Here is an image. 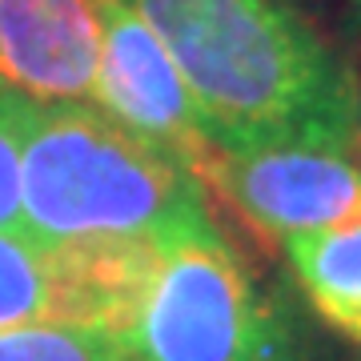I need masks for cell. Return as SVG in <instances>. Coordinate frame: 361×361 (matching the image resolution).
Here are the masks:
<instances>
[{
    "mask_svg": "<svg viewBox=\"0 0 361 361\" xmlns=\"http://www.w3.org/2000/svg\"><path fill=\"white\" fill-rule=\"evenodd\" d=\"M293 4H317V0H293Z\"/></svg>",
    "mask_w": 361,
    "mask_h": 361,
    "instance_id": "13",
    "label": "cell"
},
{
    "mask_svg": "<svg viewBox=\"0 0 361 361\" xmlns=\"http://www.w3.org/2000/svg\"><path fill=\"white\" fill-rule=\"evenodd\" d=\"M157 249H68L0 229V329L116 325L129 329Z\"/></svg>",
    "mask_w": 361,
    "mask_h": 361,
    "instance_id": "5",
    "label": "cell"
},
{
    "mask_svg": "<svg viewBox=\"0 0 361 361\" xmlns=\"http://www.w3.org/2000/svg\"><path fill=\"white\" fill-rule=\"evenodd\" d=\"M20 225L44 245L173 249L217 237L205 185L97 104L20 101Z\"/></svg>",
    "mask_w": 361,
    "mask_h": 361,
    "instance_id": "2",
    "label": "cell"
},
{
    "mask_svg": "<svg viewBox=\"0 0 361 361\" xmlns=\"http://www.w3.org/2000/svg\"><path fill=\"white\" fill-rule=\"evenodd\" d=\"M345 25H349V32L361 40V0H345Z\"/></svg>",
    "mask_w": 361,
    "mask_h": 361,
    "instance_id": "12",
    "label": "cell"
},
{
    "mask_svg": "<svg viewBox=\"0 0 361 361\" xmlns=\"http://www.w3.org/2000/svg\"><path fill=\"white\" fill-rule=\"evenodd\" d=\"M20 101L13 92L0 89V229L20 225Z\"/></svg>",
    "mask_w": 361,
    "mask_h": 361,
    "instance_id": "10",
    "label": "cell"
},
{
    "mask_svg": "<svg viewBox=\"0 0 361 361\" xmlns=\"http://www.w3.org/2000/svg\"><path fill=\"white\" fill-rule=\"evenodd\" d=\"M97 56V0H0L4 92L37 104H89Z\"/></svg>",
    "mask_w": 361,
    "mask_h": 361,
    "instance_id": "7",
    "label": "cell"
},
{
    "mask_svg": "<svg viewBox=\"0 0 361 361\" xmlns=\"http://www.w3.org/2000/svg\"><path fill=\"white\" fill-rule=\"evenodd\" d=\"M145 16L221 149H345L349 65L293 0H129Z\"/></svg>",
    "mask_w": 361,
    "mask_h": 361,
    "instance_id": "1",
    "label": "cell"
},
{
    "mask_svg": "<svg viewBox=\"0 0 361 361\" xmlns=\"http://www.w3.org/2000/svg\"><path fill=\"white\" fill-rule=\"evenodd\" d=\"M0 361H133L116 325H20L0 329Z\"/></svg>",
    "mask_w": 361,
    "mask_h": 361,
    "instance_id": "9",
    "label": "cell"
},
{
    "mask_svg": "<svg viewBox=\"0 0 361 361\" xmlns=\"http://www.w3.org/2000/svg\"><path fill=\"white\" fill-rule=\"evenodd\" d=\"M213 205L233 217L261 245L361 217V165L345 149L325 145H261L213 149L197 169Z\"/></svg>",
    "mask_w": 361,
    "mask_h": 361,
    "instance_id": "4",
    "label": "cell"
},
{
    "mask_svg": "<svg viewBox=\"0 0 361 361\" xmlns=\"http://www.w3.org/2000/svg\"><path fill=\"white\" fill-rule=\"evenodd\" d=\"M125 337L133 361H317L225 233L157 253Z\"/></svg>",
    "mask_w": 361,
    "mask_h": 361,
    "instance_id": "3",
    "label": "cell"
},
{
    "mask_svg": "<svg viewBox=\"0 0 361 361\" xmlns=\"http://www.w3.org/2000/svg\"><path fill=\"white\" fill-rule=\"evenodd\" d=\"M313 317L349 345H361V217L285 237L277 245Z\"/></svg>",
    "mask_w": 361,
    "mask_h": 361,
    "instance_id": "8",
    "label": "cell"
},
{
    "mask_svg": "<svg viewBox=\"0 0 361 361\" xmlns=\"http://www.w3.org/2000/svg\"><path fill=\"white\" fill-rule=\"evenodd\" d=\"M345 153L361 165V68H349V129Z\"/></svg>",
    "mask_w": 361,
    "mask_h": 361,
    "instance_id": "11",
    "label": "cell"
},
{
    "mask_svg": "<svg viewBox=\"0 0 361 361\" xmlns=\"http://www.w3.org/2000/svg\"><path fill=\"white\" fill-rule=\"evenodd\" d=\"M97 13L101 56L89 104L113 116L121 129L137 133L141 141L173 153L197 177L217 141L209 137L205 116L169 49L129 0H97Z\"/></svg>",
    "mask_w": 361,
    "mask_h": 361,
    "instance_id": "6",
    "label": "cell"
}]
</instances>
